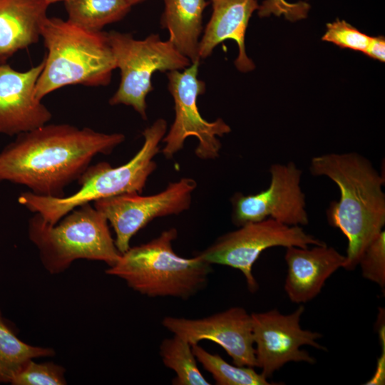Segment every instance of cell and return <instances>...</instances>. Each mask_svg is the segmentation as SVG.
<instances>
[{"label": "cell", "instance_id": "obj_22", "mask_svg": "<svg viewBox=\"0 0 385 385\" xmlns=\"http://www.w3.org/2000/svg\"><path fill=\"white\" fill-rule=\"evenodd\" d=\"M197 361L209 372L217 385L272 384L253 367L230 364L220 355L206 351L198 344L192 345Z\"/></svg>", "mask_w": 385, "mask_h": 385}, {"label": "cell", "instance_id": "obj_11", "mask_svg": "<svg viewBox=\"0 0 385 385\" xmlns=\"http://www.w3.org/2000/svg\"><path fill=\"white\" fill-rule=\"evenodd\" d=\"M269 187L256 194L236 192L230 199L232 221L240 227L272 218L289 226L309 223L305 195L300 187L302 171L293 162L270 168Z\"/></svg>", "mask_w": 385, "mask_h": 385}, {"label": "cell", "instance_id": "obj_20", "mask_svg": "<svg viewBox=\"0 0 385 385\" xmlns=\"http://www.w3.org/2000/svg\"><path fill=\"white\" fill-rule=\"evenodd\" d=\"M54 354L51 348L31 346L19 339L6 323L0 310V383L11 384L29 359Z\"/></svg>", "mask_w": 385, "mask_h": 385}, {"label": "cell", "instance_id": "obj_8", "mask_svg": "<svg viewBox=\"0 0 385 385\" xmlns=\"http://www.w3.org/2000/svg\"><path fill=\"white\" fill-rule=\"evenodd\" d=\"M200 61L192 63L183 70L167 72L168 88L170 93L175 109V118L168 133L162 142L165 147L163 154L170 159L183 149L188 137L198 140L195 153L202 160H213L219 157L222 137L231 128L222 118L212 122L204 119L197 107V98L205 91V83L198 78Z\"/></svg>", "mask_w": 385, "mask_h": 385}, {"label": "cell", "instance_id": "obj_9", "mask_svg": "<svg viewBox=\"0 0 385 385\" xmlns=\"http://www.w3.org/2000/svg\"><path fill=\"white\" fill-rule=\"evenodd\" d=\"M324 242L306 232L302 226H289L272 218L246 223L218 237L199 255L208 263L229 266L244 275L251 292L258 289L252 266L265 250L273 247H307Z\"/></svg>", "mask_w": 385, "mask_h": 385}, {"label": "cell", "instance_id": "obj_12", "mask_svg": "<svg viewBox=\"0 0 385 385\" xmlns=\"http://www.w3.org/2000/svg\"><path fill=\"white\" fill-rule=\"evenodd\" d=\"M304 311V307L300 305L289 314H283L277 309L250 314L256 366L261 369L265 378L271 377L290 361L314 364V358L300 349L302 346L326 349L317 342L322 337L319 333L301 328L299 322Z\"/></svg>", "mask_w": 385, "mask_h": 385}, {"label": "cell", "instance_id": "obj_18", "mask_svg": "<svg viewBox=\"0 0 385 385\" xmlns=\"http://www.w3.org/2000/svg\"><path fill=\"white\" fill-rule=\"evenodd\" d=\"M160 24L169 34L168 40L191 63L200 61L199 45L202 32L206 0H163Z\"/></svg>", "mask_w": 385, "mask_h": 385}, {"label": "cell", "instance_id": "obj_24", "mask_svg": "<svg viewBox=\"0 0 385 385\" xmlns=\"http://www.w3.org/2000/svg\"><path fill=\"white\" fill-rule=\"evenodd\" d=\"M358 265L362 276L383 290L385 287V231L383 230L364 250Z\"/></svg>", "mask_w": 385, "mask_h": 385}, {"label": "cell", "instance_id": "obj_7", "mask_svg": "<svg viewBox=\"0 0 385 385\" xmlns=\"http://www.w3.org/2000/svg\"><path fill=\"white\" fill-rule=\"evenodd\" d=\"M106 34L116 68L120 71L119 86L109 104L131 106L146 120V97L153 90V73L183 70L192 63L168 39L163 41L158 34L138 40L127 33L111 31Z\"/></svg>", "mask_w": 385, "mask_h": 385}, {"label": "cell", "instance_id": "obj_19", "mask_svg": "<svg viewBox=\"0 0 385 385\" xmlns=\"http://www.w3.org/2000/svg\"><path fill=\"white\" fill-rule=\"evenodd\" d=\"M64 6L68 21L96 32L122 20L132 8L128 0H66Z\"/></svg>", "mask_w": 385, "mask_h": 385}, {"label": "cell", "instance_id": "obj_3", "mask_svg": "<svg viewBox=\"0 0 385 385\" xmlns=\"http://www.w3.org/2000/svg\"><path fill=\"white\" fill-rule=\"evenodd\" d=\"M42 37L47 53L36 81L34 96L41 101L70 85L104 86L116 68L106 32L91 31L56 17L43 22Z\"/></svg>", "mask_w": 385, "mask_h": 385}, {"label": "cell", "instance_id": "obj_1", "mask_svg": "<svg viewBox=\"0 0 385 385\" xmlns=\"http://www.w3.org/2000/svg\"><path fill=\"white\" fill-rule=\"evenodd\" d=\"M125 138L120 133L46 123L17 135L0 151V182L24 185L38 195L63 197L96 155L111 153Z\"/></svg>", "mask_w": 385, "mask_h": 385}, {"label": "cell", "instance_id": "obj_28", "mask_svg": "<svg viewBox=\"0 0 385 385\" xmlns=\"http://www.w3.org/2000/svg\"><path fill=\"white\" fill-rule=\"evenodd\" d=\"M145 0H128L129 3L131 4V6H134L136 4H138L140 3L143 2Z\"/></svg>", "mask_w": 385, "mask_h": 385}, {"label": "cell", "instance_id": "obj_5", "mask_svg": "<svg viewBox=\"0 0 385 385\" xmlns=\"http://www.w3.org/2000/svg\"><path fill=\"white\" fill-rule=\"evenodd\" d=\"M177 236L173 227L147 243L130 247L106 273L149 297L190 298L206 286L212 265L199 255L191 258L177 255L173 249Z\"/></svg>", "mask_w": 385, "mask_h": 385}, {"label": "cell", "instance_id": "obj_10", "mask_svg": "<svg viewBox=\"0 0 385 385\" xmlns=\"http://www.w3.org/2000/svg\"><path fill=\"white\" fill-rule=\"evenodd\" d=\"M196 188L195 180L183 178L155 195L122 194L98 200L93 206L111 225L115 246L123 254L130 248L131 238L153 220L188 210Z\"/></svg>", "mask_w": 385, "mask_h": 385}, {"label": "cell", "instance_id": "obj_16", "mask_svg": "<svg viewBox=\"0 0 385 385\" xmlns=\"http://www.w3.org/2000/svg\"><path fill=\"white\" fill-rule=\"evenodd\" d=\"M212 14L200 40L199 57L210 56L215 48L225 40H233L238 54L235 61L237 69L242 73L252 71L255 65L246 53L245 38L251 16L257 11V0H210Z\"/></svg>", "mask_w": 385, "mask_h": 385}, {"label": "cell", "instance_id": "obj_21", "mask_svg": "<svg viewBox=\"0 0 385 385\" xmlns=\"http://www.w3.org/2000/svg\"><path fill=\"white\" fill-rule=\"evenodd\" d=\"M159 353L164 365L175 373L173 384H210L200 371L192 346L187 341L173 334L163 340Z\"/></svg>", "mask_w": 385, "mask_h": 385}, {"label": "cell", "instance_id": "obj_26", "mask_svg": "<svg viewBox=\"0 0 385 385\" xmlns=\"http://www.w3.org/2000/svg\"><path fill=\"white\" fill-rule=\"evenodd\" d=\"M300 4L289 3L285 0H265L260 5L258 15L265 17L274 14L284 16L288 19L295 18L300 11Z\"/></svg>", "mask_w": 385, "mask_h": 385}, {"label": "cell", "instance_id": "obj_27", "mask_svg": "<svg viewBox=\"0 0 385 385\" xmlns=\"http://www.w3.org/2000/svg\"><path fill=\"white\" fill-rule=\"evenodd\" d=\"M369 57L381 62L385 61V38L384 36H371L369 45L364 52Z\"/></svg>", "mask_w": 385, "mask_h": 385}, {"label": "cell", "instance_id": "obj_17", "mask_svg": "<svg viewBox=\"0 0 385 385\" xmlns=\"http://www.w3.org/2000/svg\"><path fill=\"white\" fill-rule=\"evenodd\" d=\"M48 6L46 0H0V64L38 41Z\"/></svg>", "mask_w": 385, "mask_h": 385}, {"label": "cell", "instance_id": "obj_13", "mask_svg": "<svg viewBox=\"0 0 385 385\" xmlns=\"http://www.w3.org/2000/svg\"><path fill=\"white\" fill-rule=\"evenodd\" d=\"M162 324L191 346L210 340L223 348L234 364L256 366L251 315L242 307H231L201 319L165 317Z\"/></svg>", "mask_w": 385, "mask_h": 385}, {"label": "cell", "instance_id": "obj_4", "mask_svg": "<svg viewBox=\"0 0 385 385\" xmlns=\"http://www.w3.org/2000/svg\"><path fill=\"white\" fill-rule=\"evenodd\" d=\"M167 126L166 120L159 118L146 128L143 132L142 147L126 163L118 167L107 162L89 165L78 180L81 188L72 195L54 197L27 191L19 195V203L53 225L81 205L122 194H140L157 168L154 158L160 151Z\"/></svg>", "mask_w": 385, "mask_h": 385}, {"label": "cell", "instance_id": "obj_25", "mask_svg": "<svg viewBox=\"0 0 385 385\" xmlns=\"http://www.w3.org/2000/svg\"><path fill=\"white\" fill-rule=\"evenodd\" d=\"M371 36L362 33L344 20L337 19L327 24L322 40L332 43L342 48L364 53Z\"/></svg>", "mask_w": 385, "mask_h": 385}, {"label": "cell", "instance_id": "obj_23", "mask_svg": "<svg viewBox=\"0 0 385 385\" xmlns=\"http://www.w3.org/2000/svg\"><path fill=\"white\" fill-rule=\"evenodd\" d=\"M29 359L13 379V385L66 384L65 369L52 362L36 363Z\"/></svg>", "mask_w": 385, "mask_h": 385}, {"label": "cell", "instance_id": "obj_2", "mask_svg": "<svg viewBox=\"0 0 385 385\" xmlns=\"http://www.w3.org/2000/svg\"><path fill=\"white\" fill-rule=\"evenodd\" d=\"M309 170L314 176L329 178L339 189V200L329 204L326 215L329 224L347 239L343 268L353 270L384 227V177L370 160L354 152L313 157Z\"/></svg>", "mask_w": 385, "mask_h": 385}, {"label": "cell", "instance_id": "obj_6", "mask_svg": "<svg viewBox=\"0 0 385 385\" xmlns=\"http://www.w3.org/2000/svg\"><path fill=\"white\" fill-rule=\"evenodd\" d=\"M28 233L43 267L53 274L64 272L76 260L101 261L111 267L121 256L107 219L91 203L75 208L53 225L35 213Z\"/></svg>", "mask_w": 385, "mask_h": 385}, {"label": "cell", "instance_id": "obj_14", "mask_svg": "<svg viewBox=\"0 0 385 385\" xmlns=\"http://www.w3.org/2000/svg\"><path fill=\"white\" fill-rule=\"evenodd\" d=\"M44 66L40 63L25 71L0 64V134L17 135L51 119L50 111L34 96L36 81Z\"/></svg>", "mask_w": 385, "mask_h": 385}, {"label": "cell", "instance_id": "obj_29", "mask_svg": "<svg viewBox=\"0 0 385 385\" xmlns=\"http://www.w3.org/2000/svg\"><path fill=\"white\" fill-rule=\"evenodd\" d=\"M46 1L50 5L51 4L56 3V2H58V1H63L64 2L66 0H46Z\"/></svg>", "mask_w": 385, "mask_h": 385}, {"label": "cell", "instance_id": "obj_15", "mask_svg": "<svg viewBox=\"0 0 385 385\" xmlns=\"http://www.w3.org/2000/svg\"><path fill=\"white\" fill-rule=\"evenodd\" d=\"M287 274L284 290L294 303H305L316 297L327 279L343 267L345 255L327 244L313 247H286Z\"/></svg>", "mask_w": 385, "mask_h": 385}]
</instances>
